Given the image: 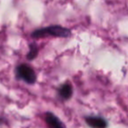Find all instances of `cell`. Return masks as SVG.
Listing matches in <instances>:
<instances>
[{
    "mask_svg": "<svg viewBox=\"0 0 128 128\" xmlns=\"http://www.w3.org/2000/svg\"><path fill=\"white\" fill-rule=\"evenodd\" d=\"M70 34H71L70 30L66 27H62L60 26H50L35 30L32 34V36L34 38H40L45 37L46 35H52L55 37L66 38L70 36Z\"/></svg>",
    "mask_w": 128,
    "mask_h": 128,
    "instance_id": "6da1fadb",
    "label": "cell"
},
{
    "mask_svg": "<svg viewBox=\"0 0 128 128\" xmlns=\"http://www.w3.org/2000/svg\"><path fill=\"white\" fill-rule=\"evenodd\" d=\"M17 76L29 84H34L36 82V75L32 68L26 64H21L17 68Z\"/></svg>",
    "mask_w": 128,
    "mask_h": 128,
    "instance_id": "7a4b0ae2",
    "label": "cell"
},
{
    "mask_svg": "<svg viewBox=\"0 0 128 128\" xmlns=\"http://www.w3.org/2000/svg\"><path fill=\"white\" fill-rule=\"evenodd\" d=\"M86 123L91 128H106L107 122L104 118L100 117H87L85 118Z\"/></svg>",
    "mask_w": 128,
    "mask_h": 128,
    "instance_id": "3957f363",
    "label": "cell"
},
{
    "mask_svg": "<svg viewBox=\"0 0 128 128\" xmlns=\"http://www.w3.org/2000/svg\"><path fill=\"white\" fill-rule=\"evenodd\" d=\"M46 122L49 128H65L60 119L52 112H48L46 114Z\"/></svg>",
    "mask_w": 128,
    "mask_h": 128,
    "instance_id": "277c9868",
    "label": "cell"
},
{
    "mask_svg": "<svg viewBox=\"0 0 128 128\" xmlns=\"http://www.w3.org/2000/svg\"><path fill=\"white\" fill-rule=\"evenodd\" d=\"M58 93L60 98H63V99H70L72 96V93H73L72 86L67 84H62L60 87V89H59Z\"/></svg>",
    "mask_w": 128,
    "mask_h": 128,
    "instance_id": "5b68a950",
    "label": "cell"
},
{
    "mask_svg": "<svg viewBox=\"0 0 128 128\" xmlns=\"http://www.w3.org/2000/svg\"><path fill=\"white\" fill-rule=\"evenodd\" d=\"M29 48H30V51L27 54V59H28V60H34L38 55L39 50H38V48L35 44H31Z\"/></svg>",
    "mask_w": 128,
    "mask_h": 128,
    "instance_id": "8992f818",
    "label": "cell"
},
{
    "mask_svg": "<svg viewBox=\"0 0 128 128\" xmlns=\"http://www.w3.org/2000/svg\"><path fill=\"white\" fill-rule=\"evenodd\" d=\"M2 121H3V120H2V118H0V123L2 122Z\"/></svg>",
    "mask_w": 128,
    "mask_h": 128,
    "instance_id": "52a82bcc",
    "label": "cell"
}]
</instances>
